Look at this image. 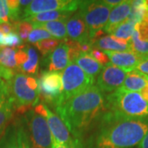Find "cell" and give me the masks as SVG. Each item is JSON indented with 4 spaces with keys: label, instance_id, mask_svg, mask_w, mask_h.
<instances>
[{
    "label": "cell",
    "instance_id": "1",
    "mask_svg": "<svg viewBox=\"0 0 148 148\" xmlns=\"http://www.w3.org/2000/svg\"><path fill=\"white\" fill-rule=\"evenodd\" d=\"M55 110L71 134L82 141L107 111L106 96L94 85L56 106Z\"/></svg>",
    "mask_w": 148,
    "mask_h": 148
},
{
    "label": "cell",
    "instance_id": "2",
    "mask_svg": "<svg viewBox=\"0 0 148 148\" xmlns=\"http://www.w3.org/2000/svg\"><path fill=\"white\" fill-rule=\"evenodd\" d=\"M148 132V120L132 119L106 111L91 135L90 148H132Z\"/></svg>",
    "mask_w": 148,
    "mask_h": 148
},
{
    "label": "cell",
    "instance_id": "3",
    "mask_svg": "<svg viewBox=\"0 0 148 148\" xmlns=\"http://www.w3.org/2000/svg\"><path fill=\"white\" fill-rule=\"evenodd\" d=\"M106 110L132 119L148 120V102L139 92L118 89L106 96Z\"/></svg>",
    "mask_w": 148,
    "mask_h": 148
},
{
    "label": "cell",
    "instance_id": "4",
    "mask_svg": "<svg viewBox=\"0 0 148 148\" xmlns=\"http://www.w3.org/2000/svg\"><path fill=\"white\" fill-rule=\"evenodd\" d=\"M94 82L95 78L83 72L77 64H69L62 73L63 90L56 106L94 86Z\"/></svg>",
    "mask_w": 148,
    "mask_h": 148
},
{
    "label": "cell",
    "instance_id": "5",
    "mask_svg": "<svg viewBox=\"0 0 148 148\" xmlns=\"http://www.w3.org/2000/svg\"><path fill=\"white\" fill-rule=\"evenodd\" d=\"M10 97L17 112L23 114L28 112L31 108L36 106L39 101L38 90H32L27 84V76L23 73H16L8 81Z\"/></svg>",
    "mask_w": 148,
    "mask_h": 148
},
{
    "label": "cell",
    "instance_id": "6",
    "mask_svg": "<svg viewBox=\"0 0 148 148\" xmlns=\"http://www.w3.org/2000/svg\"><path fill=\"white\" fill-rule=\"evenodd\" d=\"M77 12L88 27L90 39L95 32L105 28L109 20L111 8L103 1H81Z\"/></svg>",
    "mask_w": 148,
    "mask_h": 148
},
{
    "label": "cell",
    "instance_id": "7",
    "mask_svg": "<svg viewBox=\"0 0 148 148\" xmlns=\"http://www.w3.org/2000/svg\"><path fill=\"white\" fill-rule=\"evenodd\" d=\"M24 119L29 130L31 148H52V135L46 119L32 109L27 112Z\"/></svg>",
    "mask_w": 148,
    "mask_h": 148
},
{
    "label": "cell",
    "instance_id": "8",
    "mask_svg": "<svg viewBox=\"0 0 148 148\" xmlns=\"http://www.w3.org/2000/svg\"><path fill=\"white\" fill-rule=\"evenodd\" d=\"M61 75L58 72H43L38 82L39 98L56 106L63 90Z\"/></svg>",
    "mask_w": 148,
    "mask_h": 148
},
{
    "label": "cell",
    "instance_id": "9",
    "mask_svg": "<svg viewBox=\"0 0 148 148\" xmlns=\"http://www.w3.org/2000/svg\"><path fill=\"white\" fill-rule=\"evenodd\" d=\"M81 1L77 0H34L23 9V21L30 16L45 12L66 11L74 12L78 10Z\"/></svg>",
    "mask_w": 148,
    "mask_h": 148
},
{
    "label": "cell",
    "instance_id": "10",
    "mask_svg": "<svg viewBox=\"0 0 148 148\" xmlns=\"http://www.w3.org/2000/svg\"><path fill=\"white\" fill-rule=\"evenodd\" d=\"M46 120L52 135V140L54 142L69 148H85L82 141L74 138L58 115L53 113L49 108H47Z\"/></svg>",
    "mask_w": 148,
    "mask_h": 148
},
{
    "label": "cell",
    "instance_id": "11",
    "mask_svg": "<svg viewBox=\"0 0 148 148\" xmlns=\"http://www.w3.org/2000/svg\"><path fill=\"white\" fill-rule=\"evenodd\" d=\"M127 73L111 64L105 66L97 78V87L103 93H113L123 83Z\"/></svg>",
    "mask_w": 148,
    "mask_h": 148
},
{
    "label": "cell",
    "instance_id": "12",
    "mask_svg": "<svg viewBox=\"0 0 148 148\" xmlns=\"http://www.w3.org/2000/svg\"><path fill=\"white\" fill-rule=\"evenodd\" d=\"M66 29L67 34L71 40L80 43H90L88 27L78 12L66 21Z\"/></svg>",
    "mask_w": 148,
    "mask_h": 148
},
{
    "label": "cell",
    "instance_id": "13",
    "mask_svg": "<svg viewBox=\"0 0 148 148\" xmlns=\"http://www.w3.org/2000/svg\"><path fill=\"white\" fill-rule=\"evenodd\" d=\"M108 56L111 64L123 69L126 73L135 70L142 58L132 51L127 52H114L104 51Z\"/></svg>",
    "mask_w": 148,
    "mask_h": 148
},
{
    "label": "cell",
    "instance_id": "14",
    "mask_svg": "<svg viewBox=\"0 0 148 148\" xmlns=\"http://www.w3.org/2000/svg\"><path fill=\"white\" fill-rule=\"evenodd\" d=\"M132 8V1L123 0L120 4L114 8L110 12L109 20L104 28V32L112 34L114 31L127 19Z\"/></svg>",
    "mask_w": 148,
    "mask_h": 148
},
{
    "label": "cell",
    "instance_id": "15",
    "mask_svg": "<svg viewBox=\"0 0 148 148\" xmlns=\"http://www.w3.org/2000/svg\"><path fill=\"white\" fill-rule=\"evenodd\" d=\"M93 49H103L104 51L127 52L132 51L130 41H126L113 36H102L90 43Z\"/></svg>",
    "mask_w": 148,
    "mask_h": 148
},
{
    "label": "cell",
    "instance_id": "16",
    "mask_svg": "<svg viewBox=\"0 0 148 148\" xmlns=\"http://www.w3.org/2000/svg\"><path fill=\"white\" fill-rule=\"evenodd\" d=\"M47 68L49 72H57L65 69L70 64L69 58V47L61 43L58 48L48 56Z\"/></svg>",
    "mask_w": 148,
    "mask_h": 148
},
{
    "label": "cell",
    "instance_id": "17",
    "mask_svg": "<svg viewBox=\"0 0 148 148\" xmlns=\"http://www.w3.org/2000/svg\"><path fill=\"white\" fill-rule=\"evenodd\" d=\"M148 85V76L138 70H132L127 73L125 80L120 89L127 91L140 92Z\"/></svg>",
    "mask_w": 148,
    "mask_h": 148
},
{
    "label": "cell",
    "instance_id": "18",
    "mask_svg": "<svg viewBox=\"0 0 148 148\" xmlns=\"http://www.w3.org/2000/svg\"><path fill=\"white\" fill-rule=\"evenodd\" d=\"M73 13L71 12H66V11H50V12H41L36 15L30 16L24 21H28L32 23V25L34 24H42V23H46L49 21H64V20H68L69 16Z\"/></svg>",
    "mask_w": 148,
    "mask_h": 148
},
{
    "label": "cell",
    "instance_id": "19",
    "mask_svg": "<svg viewBox=\"0 0 148 148\" xmlns=\"http://www.w3.org/2000/svg\"><path fill=\"white\" fill-rule=\"evenodd\" d=\"M81 69L87 75L94 77L101 73L104 68L103 65L96 62L89 53H81L75 61Z\"/></svg>",
    "mask_w": 148,
    "mask_h": 148
},
{
    "label": "cell",
    "instance_id": "20",
    "mask_svg": "<svg viewBox=\"0 0 148 148\" xmlns=\"http://www.w3.org/2000/svg\"><path fill=\"white\" fill-rule=\"evenodd\" d=\"M53 21L42 23V24H34L32 25L34 28H41L49 32L51 36L57 40H66L68 37L67 29H66V21Z\"/></svg>",
    "mask_w": 148,
    "mask_h": 148
},
{
    "label": "cell",
    "instance_id": "21",
    "mask_svg": "<svg viewBox=\"0 0 148 148\" xmlns=\"http://www.w3.org/2000/svg\"><path fill=\"white\" fill-rule=\"evenodd\" d=\"M0 148H19L17 127L15 124H10L7 127L0 138Z\"/></svg>",
    "mask_w": 148,
    "mask_h": 148
},
{
    "label": "cell",
    "instance_id": "22",
    "mask_svg": "<svg viewBox=\"0 0 148 148\" xmlns=\"http://www.w3.org/2000/svg\"><path fill=\"white\" fill-rule=\"evenodd\" d=\"M28 59L27 61L21 65L18 69H20L24 73L29 74H36L39 70V57L36 49L33 47L27 48Z\"/></svg>",
    "mask_w": 148,
    "mask_h": 148
},
{
    "label": "cell",
    "instance_id": "23",
    "mask_svg": "<svg viewBox=\"0 0 148 148\" xmlns=\"http://www.w3.org/2000/svg\"><path fill=\"white\" fill-rule=\"evenodd\" d=\"M16 49L10 47L0 49V65L7 69H15L17 68L16 61Z\"/></svg>",
    "mask_w": 148,
    "mask_h": 148
},
{
    "label": "cell",
    "instance_id": "24",
    "mask_svg": "<svg viewBox=\"0 0 148 148\" xmlns=\"http://www.w3.org/2000/svg\"><path fill=\"white\" fill-rule=\"evenodd\" d=\"M13 110L14 108L12 100L0 105V137L8 126V123L12 117Z\"/></svg>",
    "mask_w": 148,
    "mask_h": 148
},
{
    "label": "cell",
    "instance_id": "25",
    "mask_svg": "<svg viewBox=\"0 0 148 148\" xmlns=\"http://www.w3.org/2000/svg\"><path fill=\"white\" fill-rule=\"evenodd\" d=\"M135 26L136 24L126 20L117 27L111 34V36L126 41H130L133 32H135Z\"/></svg>",
    "mask_w": 148,
    "mask_h": 148
},
{
    "label": "cell",
    "instance_id": "26",
    "mask_svg": "<svg viewBox=\"0 0 148 148\" xmlns=\"http://www.w3.org/2000/svg\"><path fill=\"white\" fill-rule=\"evenodd\" d=\"M145 0H135L132 1V8L130 14L127 17V21H131L134 24H138L143 21L144 12L146 11Z\"/></svg>",
    "mask_w": 148,
    "mask_h": 148
},
{
    "label": "cell",
    "instance_id": "27",
    "mask_svg": "<svg viewBox=\"0 0 148 148\" xmlns=\"http://www.w3.org/2000/svg\"><path fill=\"white\" fill-rule=\"evenodd\" d=\"M130 44L132 52L136 53L141 58H148V42H145L140 40L138 32L136 30L133 32Z\"/></svg>",
    "mask_w": 148,
    "mask_h": 148
},
{
    "label": "cell",
    "instance_id": "28",
    "mask_svg": "<svg viewBox=\"0 0 148 148\" xmlns=\"http://www.w3.org/2000/svg\"><path fill=\"white\" fill-rule=\"evenodd\" d=\"M61 41L57 39H46L34 44L37 49L41 53L44 57H47L53 52L58 46L61 44Z\"/></svg>",
    "mask_w": 148,
    "mask_h": 148
},
{
    "label": "cell",
    "instance_id": "29",
    "mask_svg": "<svg viewBox=\"0 0 148 148\" xmlns=\"http://www.w3.org/2000/svg\"><path fill=\"white\" fill-rule=\"evenodd\" d=\"M15 30L16 33L19 36L22 40H27L28 39V36L32 30V23L28 21H21V22H15Z\"/></svg>",
    "mask_w": 148,
    "mask_h": 148
},
{
    "label": "cell",
    "instance_id": "30",
    "mask_svg": "<svg viewBox=\"0 0 148 148\" xmlns=\"http://www.w3.org/2000/svg\"><path fill=\"white\" fill-rule=\"evenodd\" d=\"M9 10V18L12 21H17L21 18V6L18 0H6Z\"/></svg>",
    "mask_w": 148,
    "mask_h": 148
},
{
    "label": "cell",
    "instance_id": "31",
    "mask_svg": "<svg viewBox=\"0 0 148 148\" xmlns=\"http://www.w3.org/2000/svg\"><path fill=\"white\" fill-rule=\"evenodd\" d=\"M50 37H52L51 35L45 30L41 29V28H35L31 32L27 40L32 44H36L43 40L50 39Z\"/></svg>",
    "mask_w": 148,
    "mask_h": 148
},
{
    "label": "cell",
    "instance_id": "32",
    "mask_svg": "<svg viewBox=\"0 0 148 148\" xmlns=\"http://www.w3.org/2000/svg\"><path fill=\"white\" fill-rule=\"evenodd\" d=\"M22 45V40L16 32H12L8 35L3 36L2 46H9L14 49V47H18Z\"/></svg>",
    "mask_w": 148,
    "mask_h": 148
},
{
    "label": "cell",
    "instance_id": "33",
    "mask_svg": "<svg viewBox=\"0 0 148 148\" xmlns=\"http://www.w3.org/2000/svg\"><path fill=\"white\" fill-rule=\"evenodd\" d=\"M17 138L19 148H31L30 140L28 138L26 128L23 126L17 127Z\"/></svg>",
    "mask_w": 148,
    "mask_h": 148
},
{
    "label": "cell",
    "instance_id": "34",
    "mask_svg": "<svg viewBox=\"0 0 148 148\" xmlns=\"http://www.w3.org/2000/svg\"><path fill=\"white\" fill-rule=\"evenodd\" d=\"M11 100L9 83L5 80L0 78V105Z\"/></svg>",
    "mask_w": 148,
    "mask_h": 148
},
{
    "label": "cell",
    "instance_id": "35",
    "mask_svg": "<svg viewBox=\"0 0 148 148\" xmlns=\"http://www.w3.org/2000/svg\"><path fill=\"white\" fill-rule=\"evenodd\" d=\"M90 55L95 59L96 62L103 65L104 67L110 64V59L108 56L106 55L105 52L101 51L97 49H92V50L90 52Z\"/></svg>",
    "mask_w": 148,
    "mask_h": 148
},
{
    "label": "cell",
    "instance_id": "36",
    "mask_svg": "<svg viewBox=\"0 0 148 148\" xmlns=\"http://www.w3.org/2000/svg\"><path fill=\"white\" fill-rule=\"evenodd\" d=\"M135 30L138 32L141 40L148 42V23L142 21L140 23L136 24Z\"/></svg>",
    "mask_w": 148,
    "mask_h": 148
},
{
    "label": "cell",
    "instance_id": "37",
    "mask_svg": "<svg viewBox=\"0 0 148 148\" xmlns=\"http://www.w3.org/2000/svg\"><path fill=\"white\" fill-rule=\"evenodd\" d=\"M9 10L5 0H0V24L9 23Z\"/></svg>",
    "mask_w": 148,
    "mask_h": 148
},
{
    "label": "cell",
    "instance_id": "38",
    "mask_svg": "<svg viewBox=\"0 0 148 148\" xmlns=\"http://www.w3.org/2000/svg\"><path fill=\"white\" fill-rule=\"evenodd\" d=\"M28 59V55L26 49H24L22 46L18 48L16 51V61L17 64V68H19L21 65L25 64Z\"/></svg>",
    "mask_w": 148,
    "mask_h": 148
},
{
    "label": "cell",
    "instance_id": "39",
    "mask_svg": "<svg viewBox=\"0 0 148 148\" xmlns=\"http://www.w3.org/2000/svg\"><path fill=\"white\" fill-rule=\"evenodd\" d=\"M14 75L15 73H14L13 70L7 69L5 67L0 65V78L8 82L14 77Z\"/></svg>",
    "mask_w": 148,
    "mask_h": 148
},
{
    "label": "cell",
    "instance_id": "40",
    "mask_svg": "<svg viewBox=\"0 0 148 148\" xmlns=\"http://www.w3.org/2000/svg\"><path fill=\"white\" fill-rule=\"evenodd\" d=\"M0 32L5 36L12 32H16L15 30V24L12 23H2L0 24Z\"/></svg>",
    "mask_w": 148,
    "mask_h": 148
},
{
    "label": "cell",
    "instance_id": "41",
    "mask_svg": "<svg viewBox=\"0 0 148 148\" xmlns=\"http://www.w3.org/2000/svg\"><path fill=\"white\" fill-rule=\"evenodd\" d=\"M47 106H45L44 103L40 102V103H38L36 106H35L34 111L36 114L46 119V117H47Z\"/></svg>",
    "mask_w": 148,
    "mask_h": 148
},
{
    "label": "cell",
    "instance_id": "42",
    "mask_svg": "<svg viewBox=\"0 0 148 148\" xmlns=\"http://www.w3.org/2000/svg\"><path fill=\"white\" fill-rule=\"evenodd\" d=\"M136 70L141 72L142 73L147 75L148 76V58H142L138 64Z\"/></svg>",
    "mask_w": 148,
    "mask_h": 148
},
{
    "label": "cell",
    "instance_id": "43",
    "mask_svg": "<svg viewBox=\"0 0 148 148\" xmlns=\"http://www.w3.org/2000/svg\"><path fill=\"white\" fill-rule=\"evenodd\" d=\"M27 84L32 90H38V81L34 77H27Z\"/></svg>",
    "mask_w": 148,
    "mask_h": 148
},
{
    "label": "cell",
    "instance_id": "44",
    "mask_svg": "<svg viewBox=\"0 0 148 148\" xmlns=\"http://www.w3.org/2000/svg\"><path fill=\"white\" fill-rule=\"evenodd\" d=\"M105 3H106V5H108L110 8H115L116 6H118L119 4H120L122 3L121 0H105V1H103Z\"/></svg>",
    "mask_w": 148,
    "mask_h": 148
},
{
    "label": "cell",
    "instance_id": "45",
    "mask_svg": "<svg viewBox=\"0 0 148 148\" xmlns=\"http://www.w3.org/2000/svg\"><path fill=\"white\" fill-rule=\"evenodd\" d=\"M138 148H148V132L143 138L142 142L138 144Z\"/></svg>",
    "mask_w": 148,
    "mask_h": 148
},
{
    "label": "cell",
    "instance_id": "46",
    "mask_svg": "<svg viewBox=\"0 0 148 148\" xmlns=\"http://www.w3.org/2000/svg\"><path fill=\"white\" fill-rule=\"evenodd\" d=\"M139 93H140L141 95L143 96V99L148 102V85L147 86H145V87H144L143 90H141Z\"/></svg>",
    "mask_w": 148,
    "mask_h": 148
},
{
    "label": "cell",
    "instance_id": "47",
    "mask_svg": "<svg viewBox=\"0 0 148 148\" xmlns=\"http://www.w3.org/2000/svg\"><path fill=\"white\" fill-rule=\"evenodd\" d=\"M52 148H69L67 147L66 146L62 145V144H59V143L54 142L53 140H52Z\"/></svg>",
    "mask_w": 148,
    "mask_h": 148
},
{
    "label": "cell",
    "instance_id": "48",
    "mask_svg": "<svg viewBox=\"0 0 148 148\" xmlns=\"http://www.w3.org/2000/svg\"><path fill=\"white\" fill-rule=\"evenodd\" d=\"M31 3H32V1H30V0H20L19 1L20 6H25V8L29 5Z\"/></svg>",
    "mask_w": 148,
    "mask_h": 148
},
{
    "label": "cell",
    "instance_id": "49",
    "mask_svg": "<svg viewBox=\"0 0 148 148\" xmlns=\"http://www.w3.org/2000/svg\"><path fill=\"white\" fill-rule=\"evenodd\" d=\"M3 35L0 32V46H2V43H3Z\"/></svg>",
    "mask_w": 148,
    "mask_h": 148
},
{
    "label": "cell",
    "instance_id": "50",
    "mask_svg": "<svg viewBox=\"0 0 148 148\" xmlns=\"http://www.w3.org/2000/svg\"><path fill=\"white\" fill-rule=\"evenodd\" d=\"M145 5H146V8L148 10V0H145Z\"/></svg>",
    "mask_w": 148,
    "mask_h": 148
}]
</instances>
